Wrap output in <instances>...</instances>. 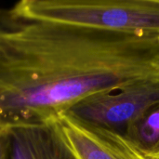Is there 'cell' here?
I'll return each mask as SVG.
<instances>
[{
	"label": "cell",
	"instance_id": "1",
	"mask_svg": "<svg viewBox=\"0 0 159 159\" xmlns=\"http://www.w3.org/2000/svg\"><path fill=\"white\" fill-rule=\"evenodd\" d=\"M157 75V34L39 20L0 28V126L54 122L85 98Z\"/></svg>",
	"mask_w": 159,
	"mask_h": 159
},
{
	"label": "cell",
	"instance_id": "2",
	"mask_svg": "<svg viewBox=\"0 0 159 159\" xmlns=\"http://www.w3.org/2000/svg\"><path fill=\"white\" fill-rule=\"evenodd\" d=\"M10 14L20 21L159 34V0H21Z\"/></svg>",
	"mask_w": 159,
	"mask_h": 159
},
{
	"label": "cell",
	"instance_id": "3",
	"mask_svg": "<svg viewBox=\"0 0 159 159\" xmlns=\"http://www.w3.org/2000/svg\"><path fill=\"white\" fill-rule=\"evenodd\" d=\"M159 102V75L85 98L63 116L125 137L129 126Z\"/></svg>",
	"mask_w": 159,
	"mask_h": 159
},
{
	"label": "cell",
	"instance_id": "4",
	"mask_svg": "<svg viewBox=\"0 0 159 159\" xmlns=\"http://www.w3.org/2000/svg\"><path fill=\"white\" fill-rule=\"evenodd\" d=\"M57 123L78 159H146L124 136L61 116Z\"/></svg>",
	"mask_w": 159,
	"mask_h": 159
},
{
	"label": "cell",
	"instance_id": "5",
	"mask_svg": "<svg viewBox=\"0 0 159 159\" xmlns=\"http://www.w3.org/2000/svg\"><path fill=\"white\" fill-rule=\"evenodd\" d=\"M11 159H78L57 121L10 129Z\"/></svg>",
	"mask_w": 159,
	"mask_h": 159
},
{
	"label": "cell",
	"instance_id": "6",
	"mask_svg": "<svg viewBox=\"0 0 159 159\" xmlns=\"http://www.w3.org/2000/svg\"><path fill=\"white\" fill-rule=\"evenodd\" d=\"M125 137L146 159H159V102L129 126Z\"/></svg>",
	"mask_w": 159,
	"mask_h": 159
},
{
	"label": "cell",
	"instance_id": "7",
	"mask_svg": "<svg viewBox=\"0 0 159 159\" xmlns=\"http://www.w3.org/2000/svg\"><path fill=\"white\" fill-rule=\"evenodd\" d=\"M0 159H11L10 129L0 126Z\"/></svg>",
	"mask_w": 159,
	"mask_h": 159
}]
</instances>
